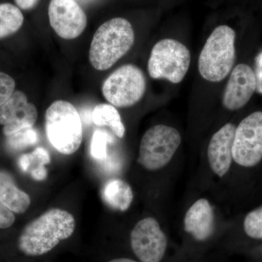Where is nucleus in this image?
<instances>
[{
    "label": "nucleus",
    "instance_id": "14",
    "mask_svg": "<svg viewBox=\"0 0 262 262\" xmlns=\"http://www.w3.org/2000/svg\"><path fill=\"white\" fill-rule=\"evenodd\" d=\"M184 230L198 241H205L215 228L214 211L207 199L201 198L189 208L184 220Z\"/></svg>",
    "mask_w": 262,
    "mask_h": 262
},
{
    "label": "nucleus",
    "instance_id": "19",
    "mask_svg": "<svg viewBox=\"0 0 262 262\" xmlns=\"http://www.w3.org/2000/svg\"><path fill=\"white\" fill-rule=\"evenodd\" d=\"M38 141L37 131L31 128L24 129L7 136V145L10 149L14 151H20L34 145Z\"/></svg>",
    "mask_w": 262,
    "mask_h": 262
},
{
    "label": "nucleus",
    "instance_id": "11",
    "mask_svg": "<svg viewBox=\"0 0 262 262\" xmlns=\"http://www.w3.org/2000/svg\"><path fill=\"white\" fill-rule=\"evenodd\" d=\"M37 110L24 92L15 91L9 99L0 106V125L3 134L9 136L24 129L34 126L37 119Z\"/></svg>",
    "mask_w": 262,
    "mask_h": 262
},
{
    "label": "nucleus",
    "instance_id": "13",
    "mask_svg": "<svg viewBox=\"0 0 262 262\" xmlns=\"http://www.w3.org/2000/svg\"><path fill=\"white\" fill-rule=\"evenodd\" d=\"M236 127L227 123L212 136L208 147V159L213 173L222 178L232 165V147Z\"/></svg>",
    "mask_w": 262,
    "mask_h": 262
},
{
    "label": "nucleus",
    "instance_id": "18",
    "mask_svg": "<svg viewBox=\"0 0 262 262\" xmlns=\"http://www.w3.org/2000/svg\"><path fill=\"white\" fill-rule=\"evenodd\" d=\"M24 20L23 13L18 7L10 3L0 4V39L18 32Z\"/></svg>",
    "mask_w": 262,
    "mask_h": 262
},
{
    "label": "nucleus",
    "instance_id": "24",
    "mask_svg": "<svg viewBox=\"0 0 262 262\" xmlns=\"http://www.w3.org/2000/svg\"><path fill=\"white\" fill-rule=\"evenodd\" d=\"M19 8L24 10H32L37 6L39 0H14Z\"/></svg>",
    "mask_w": 262,
    "mask_h": 262
},
{
    "label": "nucleus",
    "instance_id": "12",
    "mask_svg": "<svg viewBox=\"0 0 262 262\" xmlns=\"http://www.w3.org/2000/svg\"><path fill=\"white\" fill-rule=\"evenodd\" d=\"M256 90V78L252 69L245 63L236 66L231 72L222 103L227 110H238L247 104Z\"/></svg>",
    "mask_w": 262,
    "mask_h": 262
},
{
    "label": "nucleus",
    "instance_id": "4",
    "mask_svg": "<svg viewBox=\"0 0 262 262\" xmlns=\"http://www.w3.org/2000/svg\"><path fill=\"white\" fill-rule=\"evenodd\" d=\"M235 37L233 29L227 25L213 31L198 59V70L203 79L219 82L230 73L235 61Z\"/></svg>",
    "mask_w": 262,
    "mask_h": 262
},
{
    "label": "nucleus",
    "instance_id": "9",
    "mask_svg": "<svg viewBox=\"0 0 262 262\" xmlns=\"http://www.w3.org/2000/svg\"><path fill=\"white\" fill-rule=\"evenodd\" d=\"M130 244L141 262H160L166 251L168 239L158 221L147 217L139 221L133 229Z\"/></svg>",
    "mask_w": 262,
    "mask_h": 262
},
{
    "label": "nucleus",
    "instance_id": "15",
    "mask_svg": "<svg viewBox=\"0 0 262 262\" xmlns=\"http://www.w3.org/2000/svg\"><path fill=\"white\" fill-rule=\"evenodd\" d=\"M0 202L17 213H25L31 204L29 194L20 190L11 174L4 170H0Z\"/></svg>",
    "mask_w": 262,
    "mask_h": 262
},
{
    "label": "nucleus",
    "instance_id": "16",
    "mask_svg": "<svg viewBox=\"0 0 262 262\" xmlns=\"http://www.w3.org/2000/svg\"><path fill=\"white\" fill-rule=\"evenodd\" d=\"M103 203L115 211H126L134 201V192L130 184L122 179H110L101 189Z\"/></svg>",
    "mask_w": 262,
    "mask_h": 262
},
{
    "label": "nucleus",
    "instance_id": "10",
    "mask_svg": "<svg viewBox=\"0 0 262 262\" xmlns=\"http://www.w3.org/2000/svg\"><path fill=\"white\" fill-rule=\"evenodd\" d=\"M48 16L52 28L64 39L78 37L87 27V15L75 0H51Z\"/></svg>",
    "mask_w": 262,
    "mask_h": 262
},
{
    "label": "nucleus",
    "instance_id": "17",
    "mask_svg": "<svg viewBox=\"0 0 262 262\" xmlns=\"http://www.w3.org/2000/svg\"><path fill=\"white\" fill-rule=\"evenodd\" d=\"M93 121L97 126H106L111 128L113 134L119 139L125 136V127L121 117L113 105L101 103L95 106L92 114Z\"/></svg>",
    "mask_w": 262,
    "mask_h": 262
},
{
    "label": "nucleus",
    "instance_id": "23",
    "mask_svg": "<svg viewBox=\"0 0 262 262\" xmlns=\"http://www.w3.org/2000/svg\"><path fill=\"white\" fill-rule=\"evenodd\" d=\"M15 220L13 211L0 202V229L9 228L14 224Z\"/></svg>",
    "mask_w": 262,
    "mask_h": 262
},
{
    "label": "nucleus",
    "instance_id": "5",
    "mask_svg": "<svg viewBox=\"0 0 262 262\" xmlns=\"http://www.w3.org/2000/svg\"><path fill=\"white\" fill-rule=\"evenodd\" d=\"M191 53L187 46L173 39H164L155 44L148 61V72L153 79H165L180 83L189 70Z\"/></svg>",
    "mask_w": 262,
    "mask_h": 262
},
{
    "label": "nucleus",
    "instance_id": "1",
    "mask_svg": "<svg viewBox=\"0 0 262 262\" xmlns=\"http://www.w3.org/2000/svg\"><path fill=\"white\" fill-rule=\"evenodd\" d=\"M75 226V218L69 212L52 208L26 226L19 237V249L27 256L46 254L70 237Z\"/></svg>",
    "mask_w": 262,
    "mask_h": 262
},
{
    "label": "nucleus",
    "instance_id": "7",
    "mask_svg": "<svg viewBox=\"0 0 262 262\" xmlns=\"http://www.w3.org/2000/svg\"><path fill=\"white\" fill-rule=\"evenodd\" d=\"M145 75L134 64L122 66L113 72L102 85V94L115 107L126 108L139 102L145 94Z\"/></svg>",
    "mask_w": 262,
    "mask_h": 262
},
{
    "label": "nucleus",
    "instance_id": "8",
    "mask_svg": "<svg viewBox=\"0 0 262 262\" xmlns=\"http://www.w3.org/2000/svg\"><path fill=\"white\" fill-rule=\"evenodd\" d=\"M232 158L244 167H253L262 159V112L244 119L234 134Z\"/></svg>",
    "mask_w": 262,
    "mask_h": 262
},
{
    "label": "nucleus",
    "instance_id": "6",
    "mask_svg": "<svg viewBox=\"0 0 262 262\" xmlns=\"http://www.w3.org/2000/svg\"><path fill=\"white\" fill-rule=\"evenodd\" d=\"M182 142L180 133L173 127L157 125L146 130L141 139L138 162L148 170L168 165Z\"/></svg>",
    "mask_w": 262,
    "mask_h": 262
},
{
    "label": "nucleus",
    "instance_id": "25",
    "mask_svg": "<svg viewBox=\"0 0 262 262\" xmlns=\"http://www.w3.org/2000/svg\"><path fill=\"white\" fill-rule=\"evenodd\" d=\"M257 69H256V90L262 94V54L258 57L257 61Z\"/></svg>",
    "mask_w": 262,
    "mask_h": 262
},
{
    "label": "nucleus",
    "instance_id": "20",
    "mask_svg": "<svg viewBox=\"0 0 262 262\" xmlns=\"http://www.w3.org/2000/svg\"><path fill=\"white\" fill-rule=\"evenodd\" d=\"M246 233L254 239L262 238V207L250 212L244 220Z\"/></svg>",
    "mask_w": 262,
    "mask_h": 262
},
{
    "label": "nucleus",
    "instance_id": "21",
    "mask_svg": "<svg viewBox=\"0 0 262 262\" xmlns=\"http://www.w3.org/2000/svg\"><path fill=\"white\" fill-rule=\"evenodd\" d=\"M108 134L102 130L94 131L91 144V153L96 160H103L107 156Z\"/></svg>",
    "mask_w": 262,
    "mask_h": 262
},
{
    "label": "nucleus",
    "instance_id": "2",
    "mask_svg": "<svg viewBox=\"0 0 262 262\" xmlns=\"http://www.w3.org/2000/svg\"><path fill=\"white\" fill-rule=\"evenodd\" d=\"M135 41L132 25L126 19L115 18L101 24L93 37L89 60L98 71L107 70L130 51Z\"/></svg>",
    "mask_w": 262,
    "mask_h": 262
},
{
    "label": "nucleus",
    "instance_id": "27",
    "mask_svg": "<svg viewBox=\"0 0 262 262\" xmlns=\"http://www.w3.org/2000/svg\"><path fill=\"white\" fill-rule=\"evenodd\" d=\"M110 262H138L134 261V260L130 259V258H116V259L112 260Z\"/></svg>",
    "mask_w": 262,
    "mask_h": 262
},
{
    "label": "nucleus",
    "instance_id": "3",
    "mask_svg": "<svg viewBox=\"0 0 262 262\" xmlns=\"http://www.w3.org/2000/svg\"><path fill=\"white\" fill-rule=\"evenodd\" d=\"M46 136L61 154L70 155L79 149L82 140L80 114L73 104L58 100L51 103L45 116Z\"/></svg>",
    "mask_w": 262,
    "mask_h": 262
},
{
    "label": "nucleus",
    "instance_id": "26",
    "mask_svg": "<svg viewBox=\"0 0 262 262\" xmlns=\"http://www.w3.org/2000/svg\"><path fill=\"white\" fill-rule=\"evenodd\" d=\"M31 174H32V178L37 181L44 180L47 177V171L43 167H37V168L32 169Z\"/></svg>",
    "mask_w": 262,
    "mask_h": 262
},
{
    "label": "nucleus",
    "instance_id": "22",
    "mask_svg": "<svg viewBox=\"0 0 262 262\" xmlns=\"http://www.w3.org/2000/svg\"><path fill=\"white\" fill-rule=\"evenodd\" d=\"M15 82L13 77L0 72V106L15 92Z\"/></svg>",
    "mask_w": 262,
    "mask_h": 262
}]
</instances>
